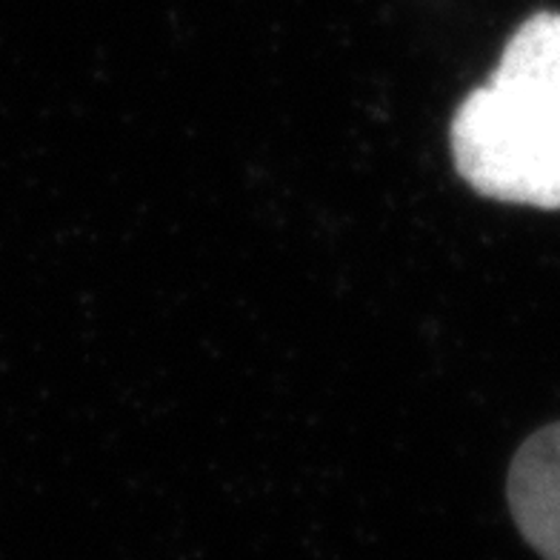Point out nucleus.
Instances as JSON below:
<instances>
[{"label":"nucleus","mask_w":560,"mask_h":560,"mask_svg":"<svg viewBox=\"0 0 560 560\" xmlns=\"http://www.w3.org/2000/svg\"><path fill=\"white\" fill-rule=\"evenodd\" d=\"M506 498L526 544L544 560H560V423L538 429L515 452Z\"/></svg>","instance_id":"obj_2"},{"label":"nucleus","mask_w":560,"mask_h":560,"mask_svg":"<svg viewBox=\"0 0 560 560\" xmlns=\"http://www.w3.org/2000/svg\"><path fill=\"white\" fill-rule=\"evenodd\" d=\"M452 161L472 192L560 209V12H535L483 86L457 106Z\"/></svg>","instance_id":"obj_1"}]
</instances>
